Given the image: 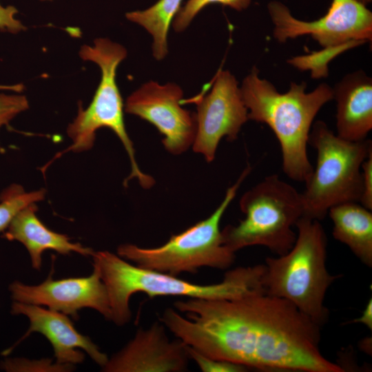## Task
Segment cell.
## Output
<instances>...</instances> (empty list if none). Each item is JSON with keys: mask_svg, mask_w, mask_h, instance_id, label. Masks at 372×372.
<instances>
[{"mask_svg": "<svg viewBox=\"0 0 372 372\" xmlns=\"http://www.w3.org/2000/svg\"><path fill=\"white\" fill-rule=\"evenodd\" d=\"M160 321L207 357L263 371L343 372L320 349V326L290 302L263 293L174 302Z\"/></svg>", "mask_w": 372, "mask_h": 372, "instance_id": "cell-1", "label": "cell"}, {"mask_svg": "<svg viewBox=\"0 0 372 372\" xmlns=\"http://www.w3.org/2000/svg\"><path fill=\"white\" fill-rule=\"evenodd\" d=\"M258 74L254 66L240 87L248 119L271 128L280 144L283 172L289 178L305 183L313 168L307 154L309 133L320 110L333 99V88L321 83L306 92L305 82H291L287 92L280 93Z\"/></svg>", "mask_w": 372, "mask_h": 372, "instance_id": "cell-2", "label": "cell"}, {"mask_svg": "<svg viewBox=\"0 0 372 372\" xmlns=\"http://www.w3.org/2000/svg\"><path fill=\"white\" fill-rule=\"evenodd\" d=\"M92 257L107 291L110 320L118 326L130 320L129 302L136 293H144L149 298L180 296L210 300L236 299L264 293V264L229 270L219 283L205 285L139 267L107 251L94 252Z\"/></svg>", "mask_w": 372, "mask_h": 372, "instance_id": "cell-3", "label": "cell"}, {"mask_svg": "<svg viewBox=\"0 0 372 372\" xmlns=\"http://www.w3.org/2000/svg\"><path fill=\"white\" fill-rule=\"evenodd\" d=\"M295 227L291 249L265 259L264 293L290 302L321 327L329 316L324 304L327 291L340 276L327 269V238L320 221L302 216Z\"/></svg>", "mask_w": 372, "mask_h": 372, "instance_id": "cell-4", "label": "cell"}, {"mask_svg": "<svg viewBox=\"0 0 372 372\" xmlns=\"http://www.w3.org/2000/svg\"><path fill=\"white\" fill-rule=\"evenodd\" d=\"M239 205L245 217L221 230L225 246L236 253L260 245L278 256L291 249L296 239L293 227L304 215L302 194L295 187L278 174L269 175L247 191Z\"/></svg>", "mask_w": 372, "mask_h": 372, "instance_id": "cell-5", "label": "cell"}, {"mask_svg": "<svg viewBox=\"0 0 372 372\" xmlns=\"http://www.w3.org/2000/svg\"><path fill=\"white\" fill-rule=\"evenodd\" d=\"M308 143L317 152L316 165L302 192L303 216L322 220L329 210L348 202L360 203L362 165L372 152L371 140H346L322 121L311 127Z\"/></svg>", "mask_w": 372, "mask_h": 372, "instance_id": "cell-6", "label": "cell"}, {"mask_svg": "<svg viewBox=\"0 0 372 372\" xmlns=\"http://www.w3.org/2000/svg\"><path fill=\"white\" fill-rule=\"evenodd\" d=\"M251 170L249 165L243 170L236 182L227 189L219 206L208 218L173 235L167 242L158 247L121 245L117 249L118 256L139 267L176 276L184 272H196L203 267L219 269L229 268L234 262L235 252L225 245L220 223Z\"/></svg>", "mask_w": 372, "mask_h": 372, "instance_id": "cell-7", "label": "cell"}, {"mask_svg": "<svg viewBox=\"0 0 372 372\" xmlns=\"http://www.w3.org/2000/svg\"><path fill=\"white\" fill-rule=\"evenodd\" d=\"M94 43L93 47H81L79 54L82 59L99 66L101 81L87 108L83 110L81 103H79L78 114L67 130L73 143L63 152H79L92 148L96 131L107 127L120 139L130 161L131 173L124 180V185L136 178L143 188L149 189L155 181L141 170L136 162L133 143L125 129L123 99L116 82V69L127 56L126 49L106 38L96 39Z\"/></svg>", "mask_w": 372, "mask_h": 372, "instance_id": "cell-8", "label": "cell"}, {"mask_svg": "<svg viewBox=\"0 0 372 372\" xmlns=\"http://www.w3.org/2000/svg\"><path fill=\"white\" fill-rule=\"evenodd\" d=\"M267 10L273 23V37L280 43L304 35L322 47L358 46L372 40V12L355 0H332L327 12L317 20L295 18L288 7L270 1Z\"/></svg>", "mask_w": 372, "mask_h": 372, "instance_id": "cell-9", "label": "cell"}, {"mask_svg": "<svg viewBox=\"0 0 372 372\" xmlns=\"http://www.w3.org/2000/svg\"><path fill=\"white\" fill-rule=\"evenodd\" d=\"M208 94L188 100L196 104V132L192 147L210 163L215 158L220 140L233 141L249 120L236 77L229 71L220 70L211 83Z\"/></svg>", "mask_w": 372, "mask_h": 372, "instance_id": "cell-10", "label": "cell"}, {"mask_svg": "<svg viewBox=\"0 0 372 372\" xmlns=\"http://www.w3.org/2000/svg\"><path fill=\"white\" fill-rule=\"evenodd\" d=\"M183 97L178 85L149 81L127 97L125 111L154 125L165 148L178 155L192 146L196 132L195 113L182 107Z\"/></svg>", "mask_w": 372, "mask_h": 372, "instance_id": "cell-11", "label": "cell"}, {"mask_svg": "<svg viewBox=\"0 0 372 372\" xmlns=\"http://www.w3.org/2000/svg\"><path fill=\"white\" fill-rule=\"evenodd\" d=\"M13 301L45 306L51 310L71 316L74 320L83 308L93 309L107 320H111V310L106 287L97 266L87 277L54 280L52 276L37 285H27L14 281L9 286Z\"/></svg>", "mask_w": 372, "mask_h": 372, "instance_id": "cell-12", "label": "cell"}, {"mask_svg": "<svg viewBox=\"0 0 372 372\" xmlns=\"http://www.w3.org/2000/svg\"><path fill=\"white\" fill-rule=\"evenodd\" d=\"M189 359L187 345L178 338L169 340L160 321L138 330L102 369L107 372H180L187 369Z\"/></svg>", "mask_w": 372, "mask_h": 372, "instance_id": "cell-13", "label": "cell"}, {"mask_svg": "<svg viewBox=\"0 0 372 372\" xmlns=\"http://www.w3.org/2000/svg\"><path fill=\"white\" fill-rule=\"evenodd\" d=\"M11 313L25 316L30 322L29 329L19 341L33 332L41 333L51 343L56 363L64 365L81 363L85 355L79 349L101 367L107 363V355L88 336L79 333L67 315L41 306L15 301L12 304Z\"/></svg>", "mask_w": 372, "mask_h": 372, "instance_id": "cell-14", "label": "cell"}, {"mask_svg": "<svg viewBox=\"0 0 372 372\" xmlns=\"http://www.w3.org/2000/svg\"><path fill=\"white\" fill-rule=\"evenodd\" d=\"M337 135L364 140L372 129V79L362 70L345 75L333 88Z\"/></svg>", "mask_w": 372, "mask_h": 372, "instance_id": "cell-15", "label": "cell"}, {"mask_svg": "<svg viewBox=\"0 0 372 372\" xmlns=\"http://www.w3.org/2000/svg\"><path fill=\"white\" fill-rule=\"evenodd\" d=\"M37 210L35 203L21 209L3 235V238L10 241H19L25 247L34 269H41L43 253L48 249L63 255L76 252L83 256H92L94 253L92 249L78 242H72L66 235L48 229L37 217Z\"/></svg>", "mask_w": 372, "mask_h": 372, "instance_id": "cell-16", "label": "cell"}, {"mask_svg": "<svg viewBox=\"0 0 372 372\" xmlns=\"http://www.w3.org/2000/svg\"><path fill=\"white\" fill-rule=\"evenodd\" d=\"M335 239L346 245L365 265L372 267V212L358 202H348L329 211Z\"/></svg>", "mask_w": 372, "mask_h": 372, "instance_id": "cell-17", "label": "cell"}, {"mask_svg": "<svg viewBox=\"0 0 372 372\" xmlns=\"http://www.w3.org/2000/svg\"><path fill=\"white\" fill-rule=\"evenodd\" d=\"M183 0H158L151 7L126 13V18L143 27L152 36V54L161 61L168 53L167 36L169 26Z\"/></svg>", "mask_w": 372, "mask_h": 372, "instance_id": "cell-18", "label": "cell"}, {"mask_svg": "<svg viewBox=\"0 0 372 372\" xmlns=\"http://www.w3.org/2000/svg\"><path fill=\"white\" fill-rule=\"evenodd\" d=\"M45 191L26 192L22 186L13 184L0 195V232L4 231L15 216L25 207L44 198Z\"/></svg>", "mask_w": 372, "mask_h": 372, "instance_id": "cell-19", "label": "cell"}, {"mask_svg": "<svg viewBox=\"0 0 372 372\" xmlns=\"http://www.w3.org/2000/svg\"><path fill=\"white\" fill-rule=\"evenodd\" d=\"M212 3H219L241 11L249 7L251 0H188L179 9L173 19L172 25L174 31L177 32L184 31L200 10Z\"/></svg>", "mask_w": 372, "mask_h": 372, "instance_id": "cell-20", "label": "cell"}, {"mask_svg": "<svg viewBox=\"0 0 372 372\" xmlns=\"http://www.w3.org/2000/svg\"><path fill=\"white\" fill-rule=\"evenodd\" d=\"M353 48L346 45L333 48H324L320 52H315L309 55L297 56L288 60L294 67L302 70H311L313 78L326 76L327 75V63L340 52Z\"/></svg>", "mask_w": 372, "mask_h": 372, "instance_id": "cell-21", "label": "cell"}, {"mask_svg": "<svg viewBox=\"0 0 372 372\" xmlns=\"http://www.w3.org/2000/svg\"><path fill=\"white\" fill-rule=\"evenodd\" d=\"M52 360L43 359L30 361L21 358H6L0 364V368L6 371H69L74 369V365H64L58 363L52 364Z\"/></svg>", "mask_w": 372, "mask_h": 372, "instance_id": "cell-22", "label": "cell"}, {"mask_svg": "<svg viewBox=\"0 0 372 372\" xmlns=\"http://www.w3.org/2000/svg\"><path fill=\"white\" fill-rule=\"evenodd\" d=\"M187 350L189 359H192L203 372H243L247 369L240 364L204 355L187 345Z\"/></svg>", "mask_w": 372, "mask_h": 372, "instance_id": "cell-23", "label": "cell"}, {"mask_svg": "<svg viewBox=\"0 0 372 372\" xmlns=\"http://www.w3.org/2000/svg\"><path fill=\"white\" fill-rule=\"evenodd\" d=\"M25 96L0 94V128L8 125L17 114L28 108Z\"/></svg>", "mask_w": 372, "mask_h": 372, "instance_id": "cell-24", "label": "cell"}, {"mask_svg": "<svg viewBox=\"0 0 372 372\" xmlns=\"http://www.w3.org/2000/svg\"><path fill=\"white\" fill-rule=\"evenodd\" d=\"M362 196L360 203L372 210V152L362 165Z\"/></svg>", "mask_w": 372, "mask_h": 372, "instance_id": "cell-25", "label": "cell"}, {"mask_svg": "<svg viewBox=\"0 0 372 372\" xmlns=\"http://www.w3.org/2000/svg\"><path fill=\"white\" fill-rule=\"evenodd\" d=\"M17 9L12 6H3L0 3V31L17 33L26 28L15 18Z\"/></svg>", "mask_w": 372, "mask_h": 372, "instance_id": "cell-26", "label": "cell"}, {"mask_svg": "<svg viewBox=\"0 0 372 372\" xmlns=\"http://www.w3.org/2000/svg\"><path fill=\"white\" fill-rule=\"evenodd\" d=\"M349 323H361L372 329V299L370 298L360 317L351 320Z\"/></svg>", "mask_w": 372, "mask_h": 372, "instance_id": "cell-27", "label": "cell"}, {"mask_svg": "<svg viewBox=\"0 0 372 372\" xmlns=\"http://www.w3.org/2000/svg\"><path fill=\"white\" fill-rule=\"evenodd\" d=\"M357 1L358 2L364 5V6H366L367 4L370 3L372 0H355Z\"/></svg>", "mask_w": 372, "mask_h": 372, "instance_id": "cell-28", "label": "cell"}, {"mask_svg": "<svg viewBox=\"0 0 372 372\" xmlns=\"http://www.w3.org/2000/svg\"><path fill=\"white\" fill-rule=\"evenodd\" d=\"M41 1H52V0H41Z\"/></svg>", "mask_w": 372, "mask_h": 372, "instance_id": "cell-29", "label": "cell"}]
</instances>
